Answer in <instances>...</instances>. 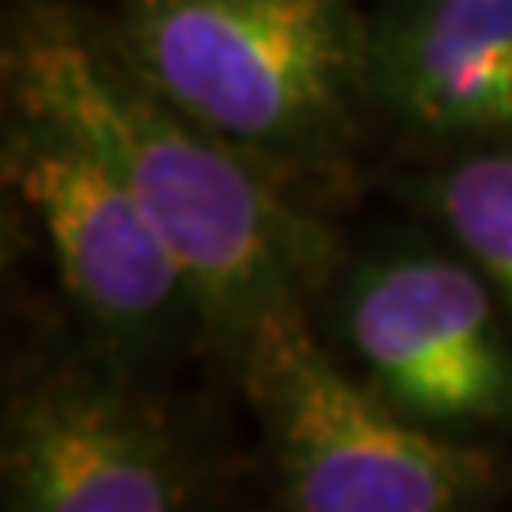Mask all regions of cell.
Returning <instances> with one entry per match:
<instances>
[{"instance_id": "cell-5", "label": "cell", "mask_w": 512, "mask_h": 512, "mask_svg": "<svg viewBox=\"0 0 512 512\" xmlns=\"http://www.w3.org/2000/svg\"><path fill=\"white\" fill-rule=\"evenodd\" d=\"M0 171L110 365L141 372L190 334L205 342L202 308L179 258L69 122L8 95Z\"/></svg>"}, {"instance_id": "cell-4", "label": "cell", "mask_w": 512, "mask_h": 512, "mask_svg": "<svg viewBox=\"0 0 512 512\" xmlns=\"http://www.w3.org/2000/svg\"><path fill=\"white\" fill-rule=\"evenodd\" d=\"M323 293L330 346L387 406L471 444L512 433V311L456 247L376 243Z\"/></svg>"}, {"instance_id": "cell-7", "label": "cell", "mask_w": 512, "mask_h": 512, "mask_svg": "<svg viewBox=\"0 0 512 512\" xmlns=\"http://www.w3.org/2000/svg\"><path fill=\"white\" fill-rule=\"evenodd\" d=\"M368 88L372 110L440 148L512 133V0H384Z\"/></svg>"}, {"instance_id": "cell-1", "label": "cell", "mask_w": 512, "mask_h": 512, "mask_svg": "<svg viewBox=\"0 0 512 512\" xmlns=\"http://www.w3.org/2000/svg\"><path fill=\"white\" fill-rule=\"evenodd\" d=\"M12 99L57 114L114 167L186 270L205 346L228 365L262 311L315 300L342 247L289 186L171 103L110 27L42 8L4 46Z\"/></svg>"}, {"instance_id": "cell-3", "label": "cell", "mask_w": 512, "mask_h": 512, "mask_svg": "<svg viewBox=\"0 0 512 512\" xmlns=\"http://www.w3.org/2000/svg\"><path fill=\"white\" fill-rule=\"evenodd\" d=\"M228 368L258 421L281 509L471 512L509 494L486 444L425 429L349 372L308 300L262 311Z\"/></svg>"}, {"instance_id": "cell-2", "label": "cell", "mask_w": 512, "mask_h": 512, "mask_svg": "<svg viewBox=\"0 0 512 512\" xmlns=\"http://www.w3.org/2000/svg\"><path fill=\"white\" fill-rule=\"evenodd\" d=\"M110 31L171 103L277 183L353 164L372 107L357 0H122Z\"/></svg>"}, {"instance_id": "cell-8", "label": "cell", "mask_w": 512, "mask_h": 512, "mask_svg": "<svg viewBox=\"0 0 512 512\" xmlns=\"http://www.w3.org/2000/svg\"><path fill=\"white\" fill-rule=\"evenodd\" d=\"M418 202L512 311V133L444 148L421 175Z\"/></svg>"}, {"instance_id": "cell-6", "label": "cell", "mask_w": 512, "mask_h": 512, "mask_svg": "<svg viewBox=\"0 0 512 512\" xmlns=\"http://www.w3.org/2000/svg\"><path fill=\"white\" fill-rule=\"evenodd\" d=\"M0 497L8 512H179L205 501V467L103 357L42 368L8 395Z\"/></svg>"}]
</instances>
